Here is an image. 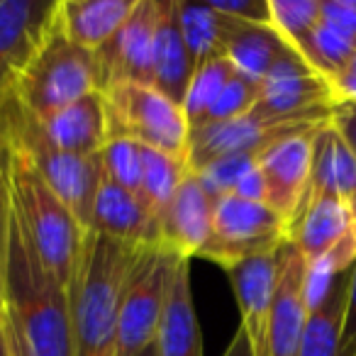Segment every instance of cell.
<instances>
[{
  "mask_svg": "<svg viewBox=\"0 0 356 356\" xmlns=\"http://www.w3.org/2000/svg\"><path fill=\"white\" fill-rule=\"evenodd\" d=\"M346 286L349 271L339 273L332 281L330 291L307 310L305 330H302L300 356H339L341 322H344Z\"/></svg>",
  "mask_w": 356,
  "mask_h": 356,
  "instance_id": "cell-24",
  "label": "cell"
},
{
  "mask_svg": "<svg viewBox=\"0 0 356 356\" xmlns=\"http://www.w3.org/2000/svg\"><path fill=\"white\" fill-rule=\"evenodd\" d=\"M159 0H139L118 35L95 51L100 93L120 83H154Z\"/></svg>",
  "mask_w": 356,
  "mask_h": 356,
  "instance_id": "cell-11",
  "label": "cell"
},
{
  "mask_svg": "<svg viewBox=\"0 0 356 356\" xmlns=\"http://www.w3.org/2000/svg\"><path fill=\"white\" fill-rule=\"evenodd\" d=\"M215 10L247 25H271V8L268 0H229V3H213Z\"/></svg>",
  "mask_w": 356,
  "mask_h": 356,
  "instance_id": "cell-34",
  "label": "cell"
},
{
  "mask_svg": "<svg viewBox=\"0 0 356 356\" xmlns=\"http://www.w3.org/2000/svg\"><path fill=\"white\" fill-rule=\"evenodd\" d=\"M56 0H0V93L10 90L49 30Z\"/></svg>",
  "mask_w": 356,
  "mask_h": 356,
  "instance_id": "cell-14",
  "label": "cell"
},
{
  "mask_svg": "<svg viewBox=\"0 0 356 356\" xmlns=\"http://www.w3.org/2000/svg\"><path fill=\"white\" fill-rule=\"evenodd\" d=\"M354 54L356 47L349 40H344L337 30H332L330 25H325L322 20L312 30V35L305 40V44L300 47V56L305 59V64L315 74L325 76L330 81H334L349 66Z\"/></svg>",
  "mask_w": 356,
  "mask_h": 356,
  "instance_id": "cell-27",
  "label": "cell"
},
{
  "mask_svg": "<svg viewBox=\"0 0 356 356\" xmlns=\"http://www.w3.org/2000/svg\"><path fill=\"white\" fill-rule=\"evenodd\" d=\"M337 103H356V54L344 71L332 81Z\"/></svg>",
  "mask_w": 356,
  "mask_h": 356,
  "instance_id": "cell-38",
  "label": "cell"
},
{
  "mask_svg": "<svg viewBox=\"0 0 356 356\" xmlns=\"http://www.w3.org/2000/svg\"><path fill=\"white\" fill-rule=\"evenodd\" d=\"M259 93H261V83H259V81L247 79V76L237 71V74L232 76V81L225 86V90L220 93V98L215 100V105L210 108L208 118L203 120L200 127L244 118V115L252 113V108L257 105ZM200 127H195V129H200ZM191 132H193V129H191Z\"/></svg>",
  "mask_w": 356,
  "mask_h": 356,
  "instance_id": "cell-29",
  "label": "cell"
},
{
  "mask_svg": "<svg viewBox=\"0 0 356 356\" xmlns=\"http://www.w3.org/2000/svg\"><path fill=\"white\" fill-rule=\"evenodd\" d=\"M232 195H237V198H242V200H252V203H266V181H264V173H261V168H259V159H257V163L239 178V184Z\"/></svg>",
  "mask_w": 356,
  "mask_h": 356,
  "instance_id": "cell-36",
  "label": "cell"
},
{
  "mask_svg": "<svg viewBox=\"0 0 356 356\" xmlns=\"http://www.w3.org/2000/svg\"><path fill=\"white\" fill-rule=\"evenodd\" d=\"M332 124L356 154V103H337L332 110Z\"/></svg>",
  "mask_w": 356,
  "mask_h": 356,
  "instance_id": "cell-37",
  "label": "cell"
},
{
  "mask_svg": "<svg viewBox=\"0 0 356 356\" xmlns=\"http://www.w3.org/2000/svg\"><path fill=\"white\" fill-rule=\"evenodd\" d=\"M142 356H159V346H156V341H154V344H149L147 349L142 351Z\"/></svg>",
  "mask_w": 356,
  "mask_h": 356,
  "instance_id": "cell-43",
  "label": "cell"
},
{
  "mask_svg": "<svg viewBox=\"0 0 356 356\" xmlns=\"http://www.w3.org/2000/svg\"><path fill=\"white\" fill-rule=\"evenodd\" d=\"M349 210H351V225H354V244H356V195L349 200Z\"/></svg>",
  "mask_w": 356,
  "mask_h": 356,
  "instance_id": "cell-42",
  "label": "cell"
},
{
  "mask_svg": "<svg viewBox=\"0 0 356 356\" xmlns=\"http://www.w3.org/2000/svg\"><path fill=\"white\" fill-rule=\"evenodd\" d=\"M176 259L159 247L142 249L120 310L113 356H142V351L156 341Z\"/></svg>",
  "mask_w": 356,
  "mask_h": 356,
  "instance_id": "cell-9",
  "label": "cell"
},
{
  "mask_svg": "<svg viewBox=\"0 0 356 356\" xmlns=\"http://www.w3.org/2000/svg\"><path fill=\"white\" fill-rule=\"evenodd\" d=\"M6 320H8V332H10L13 354H15V356H32L30 346H27L25 337H22V332H20V327H17V322L13 320V315L8 312V307H6Z\"/></svg>",
  "mask_w": 356,
  "mask_h": 356,
  "instance_id": "cell-39",
  "label": "cell"
},
{
  "mask_svg": "<svg viewBox=\"0 0 356 356\" xmlns=\"http://www.w3.org/2000/svg\"><path fill=\"white\" fill-rule=\"evenodd\" d=\"M142 249L88 229L69 283L74 356H113L120 310Z\"/></svg>",
  "mask_w": 356,
  "mask_h": 356,
  "instance_id": "cell-1",
  "label": "cell"
},
{
  "mask_svg": "<svg viewBox=\"0 0 356 356\" xmlns=\"http://www.w3.org/2000/svg\"><path fill=\"white\" fill-rule=\"evenodd\" d=\"M188 173L191 166L186 154H168L142 147V186L137 195L154 218L166 208Z\"/></svg>",
  "mask_w": 356,
  "mask_h": 356,
  "instance_id": "cell-25",
  "label": "cell"
},
{
  "mask_svg": "<svg viewBox=\"0 0 356 356\" xmlns=\"http://www.w3.org/2000/svg\"><path fill=\"white\" fill-rule=\"evenodd\" d=\"M332 105H337L332 81L315 71H302V74L276 76V79L264 81L252 113L261 118H286V115L332 108Z\"/></svg>",
  "mask_w": 356,
  "mask_h": 356,
  "instance_id": "cell-22",
  "label": "cell"
},
{
  "mask_svg": "<svg viewBox=\"0 0 356 356\" xmlns=\"http://www.w3.org/2000/svg\"><path fill=\"white\" fill-rule=\"evenodd\" d=\"M6 159L13 215L44 268L69 291L88 229L27 159L8 149Z\"/></svg>",
  "mask_w": 356,
  "mask_h": 356,
  "instance_id": "cell-3",
  "label": "cell"
},
{
  "mask_svg": "<svg viewBox=\"0 0 356 356\" xmlns=\"http://www.w3.org/2000/svg\"><path fill=\"white\" fill-rule=\"evenodd\" d=\"M317 195H332L346 203L356 195V154L332 120L312 139L310 188L305 198Z\"/></svg>",
  "mask_w": 356,
  "mask_h": 356,
  "instance_id": "cell-21",
  "label": "cell"
},
{
  "mask_svg": "<svg viewBox=\"0 0 356 356\" xmlns=\"http://www.w3.org/2000/svg\"><path fill=\"white\" fill-rule=\"evenodd\" d=\"M215 200L193 171L156 215V247L181 259H193L213 232Z\"/></svg>",
  "mask_w": 356,
  "mask_h": 356,
  "instance_id": "cell-12",
  "label": "cell"
},
{
  "mask_svg": "<svg viewBox=\"0 0 356 356\" xmlns=\"http://www.w3.org/2000/svg\"><path fill=\"white\" fill-rule=\"evenodd\" d=\"M286 242L288 222L266 203L225 195L215 200L213 232L198 257L229 271L249 259L276 254Z\"/></svg>",
  "mask_w": 356,
  "mask_h": 356,
  "instance_id": "cell-8",
  "label": "cell"
},
{
  "mask_svg": "<svg viewBox=\"0 0 356 356\" xmlns=\"http://www.w3.org/2000/svg\"><path fill=\"white\" fill-rule=\"evenodd\" d=\"M339 356H356V261L349 268L344 322H341V337H339Z\"/></svg>",
  "mask_w": 356,
  "mask_h": 356,
  "instance_id": "cell-35",
  "label": "cell"
},
{
  "mask_svg": "<svg viewBox=\"0 0 356 356\" xmlns=\"http://www.w3.org/2000/svg\"><path fill=\"white\" fill-rule=\"evenodd\" d=\"M271 27L300 54V47L322 20V0H268Z\"/></svg>",
  "mask_w": 356,
  "mask_h": 356,
  "instance_id": "cell-28",
  "label": "cell"
},
{
  "mask_svg": "<svg viewBox=\"0 0 356 356\" xmlns=\"http://www.w3.org/2000/svg\"><path fill=\"white\" fill-rule=\"evenodd\" d=\"M108 142L127 139L142 147L188 156L191 127L184 108L154 86L120 83L103 90Z\"/></svg>",
  "mask_w": 356,
  "mask_h": 356,
  "instance_id": "cell-6",
  "label": "cell"
},
{
  "mask_svg": "<svg viewBox=\"0 0 356 356\" xmlns=\"http://www.w3.org/2000/svg\"><path fill=\"white\" fill-rule=\"evenodd\" d=\"M159 356H203V334L191 293V259H176L156 334Z\"/></svg>",
  "mask_w": 356,
  "mask_h": 356,
  "instance_id": "cell-17",
  "label": "cell"
},
{
  "mask_svg": "<svg viewBox=\"0 0 356 356\" xmlns=\"http://www.w3.org/2000/svg\"><path fill=\"white\" fill-rule=\"evenodd\" d=\"M105 176L113 178L122 188L139 193L142 186V144L127 139H110L100 152Z\"/></svg>",
  "mask_w": 356,
  "mask_h": 356,
  "instance_id": "cell-30",
  "label": "cell"
},
{
  "mask_svg": "<svg viewBox=\"0 0 356 356\" xmlns=\"http://www.w3.org/2000/svg\"><path fill=\"white\" fill-rule=\"evenodd\" d=\"M234 74H237V69H234V64L227 56H225V59H213L195 69L193 81H191L188 93H186V100H184V113H186V118H188L191 129L203 124L210 108L215 105V100L220 98V93H222L225 86L232 81Z\"/></svg>",
  "mask_w": 356,
  "mask_h": 356,
  "instance_id": "cell-26",
  "label": "cell"
},
{
  "mask_svg": "<svg viewBox=\"0 0 356 356\" xmlns=\"http://www.w3.org/2000/svg\"><path fill=\"white\" fill-rule=\"evenodd\" d=\"M317 132L288 137L259 154V168L266 181V205L286 220L288 229L310 188L312 139Z\"/></svg>",
  "mask_w": 356,
  "mask_h": 356,
  "instance_id": "cell-13",
  "label": "cell"
},
{
  "mask_svg": "<svg viewBox=\"0 0 356 356\" xmlns=\"http://www.w3.org/2000/svg\"><path fill=\"white\" fill-rule=\"evenodd\" d=\"M222 356H252V349H249V339H247V332L239 327L234 332L232 341L227 344V349L222 351Z\"/></svg>",
  "mask_w": 356,
  "mask_h": 356,
  "instance_id": "cell-40",
  "label": "cell"
},
{
  "mask_svg": "<svg viewBox=\"0 0 356 356\" xmlns=\"http://www.w3.org/2000/svg\"><path fill=\"white\" fill-rule=\"evenodd\" d=\"M3 296L32 356H74L69 291L40 261L13 208Z\"/></svg>",
  "mask_w": 356,
  "mask_h": 356,
  "instance_id": "cell-2",
  "label": "cell"
},
{
  "mask_svg": "<svg viewBox=\"0 0 356 356\" xmlns=\"http://www.w3.org/2000/svg\"><path fill=\"white\" fill-rule=\"evenodd\" d=\"M322 22L356 47V0H322Z\"/></svg>",
  "mask_w": 356,
  "mask_h": 356,
  "instance_id": "cell-33",
  "label": "cell"
},
{
  "mask_svg": "<svg viewBox=\"0 0 356 356\" xmlns=\"http://www.w3.org/2000/svg\"><path fill=\"white\" fill-rule=\"evenodd\" d=\"M178 17H181V32L195 69L213 59L227 56L237 20L215 10L213 3L200 6V3H184V0H178Z\"/></svg>",
  "mask_w": 356,
  "mask_h": 356,
  "instance_id": "cell-23",
  "label": "cell"
},
{
  "mask_svg": "<svg viewBox=\"0 0 356 356\" xmlns=\"http://www.w3.org/2000/svg\"><path fill=\"white\" fill-rule=\"evenodd\" d=\"M95 90H100L95 51L74 44L51 15L49 30L13 81L10 93L22 108L47 120Z\"/></svg>",
  "mask_w": 356,
  "mask_h": 356,
  "instance_id": "cell-5",
  "label": "cell"
},
{
  "mask_svg": "<svg viewBox=\"0 0 356 356\" xmlns=\"http://www.w3.org/2000/svg\"><path fill=\"white\" fill-rule=\"evenodd\" d=\"M195 64L188 54L181 17H178V0H159V30L156 51H154V88L161 90L168 100L184 108L186 93L193 81Z\"/></svg>",
  "mask_w": 356,
  "mask_h": 356,
  "instance_id": "cell-19",
  "label": "cell"
},
{
  "mask_svg": "<svg viewBox=\"0 0 356 356\" xmlns=\"http://www.w3.org/2000/svg\"><path fill=\"white\" fill-rule=\"evenodd\" d=\"M332 108H317L307 113L286 115V118H261L247 113L244 118L229 122L205 124L191 132L188 142V166L191 171H200L208 163L222 156H257L268 147L298 134H312L330 124Z\"/></svg>",
  "mask_w": 356,
  "mask_h": 356,
  "instance_id": "cell-7",
  "label": "cell"
},
{
  "mask_svg": "<svg viewBox=\"0 0 356 356\" xmlns=\"http://www.w3.org/2000/svg\"><path fill=\"white\" fill-rule=\"evenodd\" d=\"M227 59L239 74L252 81L276 79V76L312 71L300 54L273 30L271 25H247L237 22L227 47Z\"/></svg>",
  "mask_w": 356,
  "mask_h": 356,
  "instance_id": "cell-15",
  "label": "cell"
},
{
  "mask_svg": "<svg viewBox=\"0 0 356 356\" xmlns=\"http://www.w3.org/2000/svg\"><path fill=\"white\" fill-rule=\"evenodd\" d=\"M90 232L134 247H156V218L137 193L103 176L90 213Z\"/></svg>",
  "mask_w": 356,
  "mask_h": 356,
  "instance_id": "cell-16",
  "label": "cell"
},
{
  "mask_svg": "<svg viewBox=\"0 0 356 356\" xmlns=\"http://www.w3.org/2000/svg\"><path fill=\"white\" fill-rule=\"evenodd\" d=\"M254 163H257V156H222L193 173L200 178V184H203V188L210 193V198L220 200V198H225V195L234 193L239 178H242Z\"/></svg>",
  "mask_w": 356,
  "mask_h": 356,
  "instance_id": "cell-31",
  "label": "cell"
},
{
  "mask_svg": "<svg viewBox=\"0 0 356 356\" xmlns=\"http://www.w3.org/2000/svg\"><path fill=\"white\" fill-rule=\"evenodd\" d=\"M0 356H15V354H13V344H10V332H8L6 312H3V322H0Z\"/></svg>",
  "mask_w": 356,
  "mask_h": 356,
  "instance_id": "cell-41",
  "label": "cell"
},
{
  "mask_svg": "<svg viewBox=\"0 0 356 356\" xmlns=\"http://www.w3.org/2000/svg\"><path fill=\"white\" fill-rule=\"evenodd\" d=\"M8 239H10V191H8V159L6 147L0 144V322L6 312V259H8Z\"/></svg>",
  "mask_w": 356,
  "mask_h": 356,
  "instance_id": "cell-32",
  "label": "cell"
},
{
  "mask_svg": "<svg viewBox=\"0 0 356 356\" xmlns=\"http://www.w3.org/2000/svg\"><path fill=\"white\" fill-rule=\"evenodd\" d=\"M56 149L76 156H98L108 144V115L100 90L83 95L51 118L42 120Z\"/></svg>",
  "mask_w": 356,
  "mask_h": 356,
  "instance_id": "cell-20",
  "label": "cell"
},
{
  "mask_svg": "<svg viewBox=\"0 0 356 356\" xmlns=\"http://www.w3.org/2000/svg\"><path fill=\"white\" fill-rule=\"evenodd\" d=\"M0 144L8 152L27 159L47 184L59 193V198L69 205L79 222L88 229L95 193L105 176L100 154L76 156L56 149L54 142L47 137L42 120L22 108L10 90L0 93Z\"/></svg>",
  "mask_w": 356,
  "mask_h": 356,
  "instance_id": "cell-4",
  "label": "cell"
},
{
  "mask_svg": "<svg viewBox=\"0 0 356 356\" xmlns=\"http://www.w3.org/2000/svg\"><path fill=\"white\" fill-rule=\"evenodd\" d=\"M139 0H56L54 22L74 44L98 51L127 22Z\"/></svg>",
  "mask_w": 356,
  "mask_h": 356,
  "instance_id": "cell-18",
  "label": "cell"
},
{
  "mask_svg": "<svg viewBox=\"0 0 356 356\" xmlns=\"http://www.w3.org/2000/svg\"><path fill=\"white\" fill-rule=\"evenodd\" d=\"M288 242L307 264L330 259L339 271H349L356 261L349 203L332 195L305 198L288 229Z\"/></svg>",
  "mask_w": 356,
  "mask_h": 356,
  "instance_id": "cell-10",
  "label": "cell"
}]
</instances>
